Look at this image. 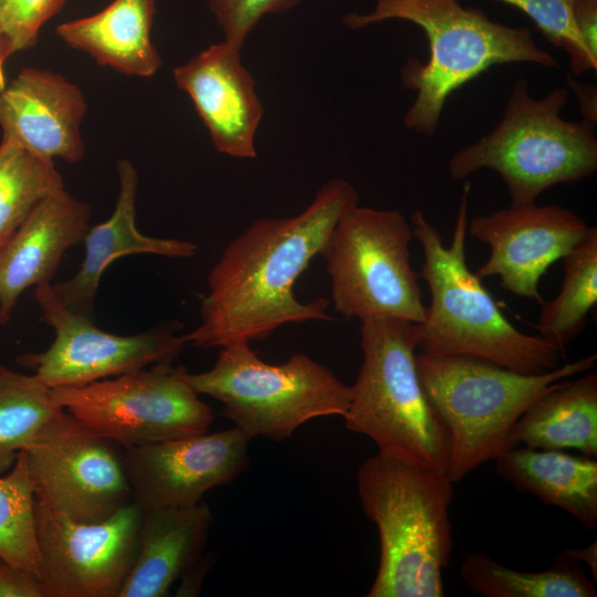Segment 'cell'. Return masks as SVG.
Wrapping results in <instances>:
<instances>
[{
  "instance_id": "obj_37",
  "label": "cell",
  "mask_w": 597,
  "mask_h": 597,
  "mask_svg": "<svg viewBox=\"0 0 597 597\" xmlns=\"http://www.w3.org/2000/svg\"><path fill=\"white\" fill-rule=\"evenodd\" d=\"M4 62H6V60L2 56L1 51H0V93L7 86V77H6V73H4Z\"/></svg>"
},
{
  "instance_id": "obj_15",
  "label": "cell",
  "mask_w": 597,
  "mask_h": 597,
  "mask_svg": "<svg viewBox=\"0 0 597 597\" xmlns=\"http://www.w3.org/2000/svg\"><path fill=\"white\" fill-rule=\"evenodd\" d=\"M589 226L561 205H511L468 222V234L490 248L479 268L482 277L499 276L501 287L543 303L540 282L586 235Z\"/></svg>"
},
{
  "instance_id": "obj_5",
  "label": "cell",
  "mask_w": 597,
  "mask_h": 597,
  "mask_svg": "<svg viewBox=\"0 0 597 597\" xmlns=\"http://www.w3.org/2000/svg\"><path fill=\"white\" fill-rule=\"evenodd\" d=\"M423 391L449 432L453 483L517 447L515 428L531 405L562 380L595 367L590 354L541 374H524L463 355L417 354Z\"/></svg>"
},
{
  "instance_id": "obj_9",
  "label": "cell",
  "mask_w": 597,
  "mask_h": 597,
  "mask_svg": "<svg viewBox=\"0 0 597 597\" xmlns=\"http://www.w3.org/2000/svg\"><path fill=\"white\" fill-rule=\"evenodd\" d=\"M411 226L398 209L349 208L322 252L334 310L347 318L392 316L421 323L426 315L410 262Z\"/></svg>"
},
{
  "instance_id": "obj_4",
  "label": "cell",
  "mask_w": 597,
  "mask_h": 597,
  "mask_svg": "<svg viewBox=\"0 0 597 597\" xmlns=\"http://www.w3.org/2000/svg\"><path fill=\"white\" fill-rule=\"evenodd\" d=\"M357 490L380 544L378 569L367 596H444L453 495L447 472L377 452L360 464Z\"/></svg>"
},
{
  "instance_id": "obj_14",
  "label": "cell",
  "mask_w": 597,
  "mask_h": 597,
  "mask_svg": "<svg viewBox=\"0 0 597 597\" xmlns=\"http://www.w3.org/2000/svg\"><path fill=\"white\" fill-rule=\"evenodd\" d=\"M250 438L237 427L123 448L134 501L143 509L180 507L231 483L249 462Z\"/></svg>"
},
{
  "instance_id": "obj_17",
  "label": "cell",
  "mask_w": 597,
  "mask_h": 597,
  "mask_svg": "<svg viewBox=\"0 0 597 597\" xmlns=\"http://www.w3.org/2000/svg\"><path fill=\"white\" fill-rule=\"evenodd\" d=\"M86 113L82 91L61 74L23 69L0 93L1 140L44 159L76 164L85 147L80 126Z\"/></svg>"
},
{
  "instance_id": "obj_2",
  "label": "cell",
  "mask_w": 597,
  "mask_h": 597,
  "mask_svg": "<svg viewBox=\"0 0 597 597\" xmlns=\"http://www.w3.org/2000/svg\"><path fill=\"white\" fill-rule=\"evenodd\" d=\"M470 190L465 182L449 245L422 211L411 214L412 235L423 254L421 276L430 292L425 318L418 323V347L430 355L471 356L524 374L555 369L563 364L564 350L540 335L519 331L468 266Z\"/></svg>"
},
{
  "instance_id": "obj_26",
  "label": "cell",
  "mask_w": 597,
  "mask_h": 597,
  "mask_svg": "<svg viewBox=\"0 0 597 597\" xmlns=\"http://www.w3.org/2000/svg\"><path fill=\"white\" fill-rule=\"evenodd\" d=\"M63 408L33 374L0 366V475L15 463L36 432Z\"/></svg>"
},
{
  "instance_id": "obj_6",
  "label": "cell",
  "mask_w": 597,
  "mask_h": 597,
  "mask_svg": "<svg viewBox=\"0 0 597 597\" xmlns=\"http://www.w3.org/2000/svg\"><path fill=\"white\" fill-rule=\"evenodd\" d=\"M360 322L363 363L346 429L368 437L380 453L447 472L450 437L419 379L418 324L392 316Z\"/></svg>"
},
{
  "instance_id": "obj_1",
  "label": "cell",
  "mask_w": 597,
  "mask_h": 597,
  "mask_svg": "<svg viewBox=\"0 0 597 597\" xmlns=\"http://www.w3.org/2000/svg\"><path fill=\"white\" fill-rule=\"evenodd\" d=\"M357 203L352 184L332 179L298 214L253 222L210 270L200 323L182 335L186 344L221 348L264 339L289 323L332 320L329 300L301 302L293 287L321 254L338 219Z\"/></svg>"
},
{
  "instance_id": "obj_21",
  "label": "cell",
  "mask_w": 597,
  "mask_h": 597,
  "mask_svg": "<svg viewBox=\"0 0 597 597\" xmlns=\"http://www.w3.org/2000/svg\"><path fill=\"white\" fill-rule=\"evenodd\" d=\"M155 14L156 0H113L95 14L60 24L56 34L100 65L150 77L163 64L150 38Z\"/></svg>"
},
{
  "instance_id": "obj_25",
  "label": "cell",
  "mask_w": 597,
  "mask_h": 597,
  "mask_svg": "<svg viewBox=\"0 0 597 597\" xmlns=\"http://www.w3.org/2000/svg\"><path fill=\"white\" fill-rule=\"evenodd\" d=\"M564 277L555 298L543 302L534 328L538 335L565 349L585 328L597 303V228L563 258Z\"/></svg>"
},
{
  "instance_id": "obj_16",
  "label": "cell",
  "mask_w": 597,
  "mask_h": 597,
  "mask_svg": "<svg viewBox=\"0 0 597 597\" xmlns=\"http://www.w3.org/2000/svg\"><path fill=\"white\" fill-rule=\"evenodd\" d=\"M241 49L212 44L174 69L176 85L191 98L221 154L255 158V134L263 116L255 81L243 66Z\"/></svg>"
},
{
  "instance_id": "obj_24",
  "label": "cell",
  "mask_w": 597,
  "mask_h": 597,
  "mask_svg": "<svg viewBox=\"0 0 597 597\" xmlns=\"http://www.w3.org/2000/svg\"><path fill=\"white\" fill-rule=\"evenodd\" d=\"M460 577L468 590L483 597L597 596L596 583L563 553L542 572L515 570L488 555L471 553L461 564Z\"/></svg>"
},
{
  "instance_id": "obj_12",
  "label": "cell",
  "mask_w": 597,
  "mask_h": 597,
  "mask_svg": "<svg viewBox=\"0 0 597 597\" xmlns=\"http://www.w3.org/2000/svg\"><path fill=\"white\" fill-rule=\"evenodd\" d=\"M34 298L45 323L54 331L49 348L27 353L18 363L49 388L81 386L124 375L147 366L171 363L187 345L176 325L133 335L98 328L90 315L67 307L51 282L35 286Z\"/></svg>"
},
{
  "instance_id": "obj_31",
  "label": "cell",
  "mask_w": 597,
  "mask_h": 597,
  "mask_svg": "<svg viewBox=\"0 0 597 597\" xmlns=\"http://www.w3.org/2000/svg\"><path fill=\"white\" fill-rule=\"evenodd\" d=\"M302 0H208V7L223 34V41L242 49L260 20L282 14Z\"/></svg>"
},
{
  "instance_id": "obj_30",
  "label": "cell",
  "mask_w": 597,
  "mask_h": 597,
  "mask_svg": "<svg viewBox=\"0 0 597 597\" xmlns=\"http://www.w3.org/2000/svg\"><path fill=\"white\" fill-rule=\"evenodd\" d=\"M67 0H0V51L4 60L33 48L41 28Z\"/></svg>"
},
{
  "instance_id": "obj_3",
  "label": "cell",
  "mask_w": 597,
  "mask_h": 597,
  "mask_svg": "<svg viewBox=\"0 0 597 597\" xmlns=\"http://www.w3.org/2000/svg\"><path fill=\"white\" fill-rule=\"evenodd\" d=\"M392 19L418 25L428 39V60L408 57L400 70L402 86L416 92L404 124L428 137L438 130L447 98L491 66L524 62L559 67L527 28L493 21L460 0H375L369 12L346 13L342 23L358 30Z\"/></svg>"
},
{
  "instance_id": "obj_19",
  "label": "cell",
  "mask_w": 597,
  "mask_h": 597,
  "mask_svg": "<svg viewBox=\"0 0 597 597\" xmlns=\"http://www.w3.org/2000/svg\"><path fill=\"white\" fill-rule=\"evenodd\" d=\"M118 195L112 216L88 228L84 241V259L67 281L53 285L60 300L75 312L90 315L105 270L115 260L133 254H155L187 259L198 245L175 238L143 234L136 226L138 174L127 159L117 163Z\"/></svg>"
},
{
  "instance_id": "obj_18",
  "label": "cell",
  "mask_w": 597,
  "mask_h": 597,
  "mask_svg": "<svg viewBox=\"0 0 597 597\" xmlns=\"http://www.w3.org/2000/svg\"><path fill=\"white\" fill-rule=\"evenodd\" d=\"M91 207L65 188L40 201L0 247V324L30 286L51 282L64 252L83 241Z\"/></svg>"
},
{
  "instance_id": "obj_13",
  "label": "cell",
  "mask_w": 597,
  "mask_h": 597,
  "mask_svg": "<svg viewBox=\"0 0 597 597\" xmlns=\"http://www.w3.org/2000/svg\"><path fill=\"white\" fill-rule=\"evenodd\" d=\"M143 507L76 522L34 501L40 580L45 597H118L138 551Z\"/></svg>"
},
{
  "instance_id": "obj_11",
  "label": "cell",
  "mask_w": 597,
  "mask_h": 597,
  "mask_svg": "<svg viewBox=\"0 0 597 597\" xmlns=\"http://www.w3.org/2000/svg\"><path fill=\"white\" fill-rule=\"evenodd\" d=\"M23 451L35 501L73 521L101 522L134 502L123 447L64 409Z\"/></svg>"
},
{
  "instance_id": "obj_36",
  "label": "cell",
  "mask_w": 597,
  "mask_h": 597,
  "mask_svg": "<svg viewBox=\"0 0 597 597\" xmlns=\"http://www.w3.org/2000/svg\"><path fill=\"white\" fill-rule=\"evenodd\" d=\"M564 555L576 561L577 563H584L588 566L591 576H594V582L596 583L597 577V546L596 541L590 545L584 548H568L562 552Z\"/></svg>"
},
{
  "instance_id": "obj_23",
  "label": "cell",
  "mask_w": 597,
  "mask_h": 597,
  "mask_svg": "<svg viewBox=\"0 0 597 597\" xmlns=\"http://www.w3.org/2000/svg\"><path fill=\"white\" fill-rule=\"evenodd\" d=\"M517 443L531 449H575L597 458V373L565 379L536 399L515 428Z\"/></svg>"
},
{
  "instance_id": "obj_10",
  "label": "cell",
  "mask_w": 597,
  "mask_h": 597,
  "mask_svg": "<svg viewBox=\"0 0 597 597\" xmlns=\"http://www.w3.org/2000/svg\"><path fill=\"white\" fill-rule=\"evenodd\" d=\"M187 370L151 365L81 386L52 388L55 401L123 448L142 447L209 431L212 408L199 398Z\"/></svg>"
},
{
  "instance_id": "obj_32",
  "label": "cell",
  "mask_w": 597,
  "mask_h": 597,
  "mask_svg": "<svg viewBox=\"0 0 597 597\" xmlns=\"http://www.w3.org/2000/svg\"><path fill=\"white\" fill-rule=\"evenodd\" d=\"M0 597H45L41 580L0 557Z\"/></svg>"
},
{
  "instance_id": "obj_33",
  "label": "cell",
  "mask_w": 597,
  "mask_h": 597,
  "mask_svg": "<svg viewBox=\"0 0 597 597\" xmlns=\"http://www.w3.org/2000/svg\"><path fill=\"white\" fill-rule=\"evenodd\" d=\"M573 12L580 36L597 55V0H574Z\"/></svg>"
},
{
  "instance_id": "obj_35",
  "label": "cell",
  "mask_w": 597,
  "mask_h": 597,
  "mask_svg": "<svg viewBox=\"0 0 597 597\" xmlns=\"http://www.w3.org/2000/svg\"><path fill=\"white\" fill-rule=\"evenodd\" d=\"M572 90L577 94L583 119L596 124V90L588 83L570 81Z\"/></svg>"
},
{
  "instance_id": "obj_7",
  "label": "cell",
  "mask_w": 597,
  "mask_h": 597,
  "mask_svg": "<svg viewBox=\"0 0 597 597\" xmlns=\"http://www.w3.org/2000/svg\"><path fill=\"white\" fill-rule=\"evenodd\" d=\"M568 97L563 86L533 97L527 81L519 78L494 128L450 157V176L462 180L492 169L505 184L511 205L533 203L555 185L591 176L597 170L595 125L561 116Z\"/></svg>"
},
{
  "instance_id": "obj_29",
  "label": "cell",
  "mask_w": 597,
  "mask_h": 597,
  "mask_svg": "<svg viewBox=\"0 0 597 597\" xmlns=\"http://www.w3.org/2000/svg\"><path fill=\"white\" fill-rule=\"evenodd\" d=\"M528 15L545 38L569 56L575 75L597 69V55L590 52L577 29L574 0H499Z\"/></svg>"
},
{
  "instance_id": "obj_20",
  "label": "cell",
  "mask_w": 597,
  "mask_h": 597,
  "mask_svg": "<svg viewBox=\"0 0 597 597\" xmlns=\"http://www.w3.org/2000/svg\"><path fill=\"white\" fill-rule=\"evenodd\" d=\"M212 513L200 501L180 507L143 509L138 551L118 597H165L203 555Z\"/></svg>"
},
{
  "instance_id": "obj_34",
  "label": "cell",
  "mask_w": 597,
  "mask_h": 597,
  "mask_svg": "<svg viewBox=\"0 0 597 597\" xmlns=\"http://www.w3.org/2000/svg\"><path fill=\"white\" fill-rule=\"evenodd\" d=\"M209 555H202L179 578L180 584L176 596H196L200 589L201 583L210 567Z\"/></svg>"
},
{
  "instance_id": "obj_8",
  "label": "cell",
  "mask_w": 597,
  "mask_h": 597,
  "mask_svg": "<svg viewBox=\"0 0 597 597\" xmlns=\"http://www.w3.org/2000/svg\"><path fill=\"white\" fill-rule=\"evenodd\" d=\"M198 395L223 405V415L250 439L284 440L305 422L344 417L352 387L305 354L273 365L262 360L249 342L221 347L213 366L186 373Z\"/></svg>"
},
{
  "instance_id": "obj_27",
  "label": "cell",
  "mask_w": 597,
  "mask_h": 597,
  "mask_svg": "<svg viewBox=\"0 0 597 597\" xmlns=\"http://www.w3.org/2000/svg\"><path fill=\"white\" fill-rule=\"evenodd\" d=\"M62 189L63 179L54 160L1 140L0 247L40 201Z\"/></svg>"
},
{
  "instance_id": "obj_28",
  "label": "cell",
  "mask_w": 597,
  "mask_h": 597,
  "mask_svg": "<svg viewBox=\"0 0 597 597\" xmlns=\"http://www.w3.org/2000/svg\"><path fill=\"white\" fill-rule=\"evenodd\" d=\"M34 501L22 450L13 467L0 475V557L40 579Z\"/></svg>"
},
{
  "instance_id": "obj_22",
  "label": "cell",
  "mask_w": 597,
  "mask_h": 597,
  "mask_svg": "<svg viewBox=\"0 0 597 597\" xmlns=\"http://www.w3.org/2000/svg\"><path fill=\"white\" fill-rule=\"evenodd\" d=\"M498 474L520 491L570 514L585 527L597 524V461L564 450L514 448L495 459Z\"/></svg>"
}]
</instances>
